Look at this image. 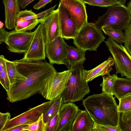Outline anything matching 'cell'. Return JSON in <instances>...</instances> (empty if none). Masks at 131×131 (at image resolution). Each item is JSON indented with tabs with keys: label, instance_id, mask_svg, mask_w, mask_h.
<instances>
[{
	"label": "cell",
	"instance_id": "obj_1",
	"mask_svg": "<svg viewBox=\"0 0 131 131\" xmlns=\"http://www.w3.org/2000/svg\"><path fill=\"white\" fill-rule=\"evenodd\" d=\"M17 70L26 77L6 92L7 99L14 103L40 94L45 86L57 72L53 64L42 60L13 61Z\"/></svg>",
	"mask_w": 131,
	"mask_h": 131
},
{
	"label": "cell",
	"instance_id": "obj_2",
	"mask_svg": "<svg viewBox=\"0 0 131 131\" xmlns=\"http://www.w3.org/2000/svg\"><path fill=\"white\" fill-rule=\"evenodd\" d=\"M113 95L102 92L82 100L83 105L94 123L118 126V105Z\"/></svg>",
	"mask_w": 131,
	"mask_h": 131
},
{
	"label": "cell",
	"instance_id": "obj_3",
	"mask_svg": "<svg viewBox=\"0 0 131 131\" xmlns=\"http://www.w3.org/2000/svg\"><path fill=\"white\" fill-rule=\"evenodd\" d=\"M83 65H78L70 69L71 74L67 86L61 95L64 103L82 100L86 95L90 92L88 83L83 77Z\"/></svg>",
	"mask_w": 131,
	"mask_h": 131
},
{
	"label": "cell",
	"instance_id": "obj_4",
	"mask_svg": "<svg viewBox=\"0 0 131 131\" xmlns=\"http://www.w3.org/2000/svg\"><path fill=\"white\" fill-rule=\"evenodd\" d=\"M131 21V15L127 7L118 4L108 7L106 12L98 17L94 23L101 29L106 25L113 26L122 31Z\"/></svg>",
	"mask_w": 131,
	"mask_h": 131
},
{
	"label": "cell",
	"instance_id": "obj_5",
	"mask_svg": "<svg viewBox=\"0 0 131 131\" xmlns=\"http://www.w3.org/2000/svg\"><path fill=\"white\" fill-rule=\"evenodd\" d=\"M106 38L102 30L94 23L88 22L79 31L73 43L76 47L86 51H96Z\"/></svg>",
	"mask_w": 131,
	"mask_h": 131
},
{
	"label": "cell",
	"instance_id": "obj_6",
	"mask_svg": "<svg viewBox=\"0 0 131 131\" xmlns=\"http://www.w3.org/2000/svg\"><path fill=\"white\" fill-rule=\"evenodd\" d=\"M113 59L116 74L131 79V56L124 46L118 44L110 37L105 41Z\"/></svg>",
	"mask_w": 131,
	"mask_h": 131
},
{
	"label": "cell",
	"instance_id": "obj_7",
	"mask_svg": "<svg viewBox=\"0 0 131 131\" xmlns=\"http://www.w3.org/2000/svg\"><path fill=\"white\" fill-rule=\"evenodd\" d=\"M71 73V69L57 72L45 86L40 94L49 101L58 97L66 89Z\"/></svg>",
	"mask_w": 131,
	"mask_h": 131
},
{
	"label": "cell",
	"instance_id": "obj_8",
	"mask_svg": "<svg viewBox=\"0 0 131 131\" xmlns=\"http://www.w3.org/2000/svg\"><path fill=\"white\" fill-rule=\"evenodd\" d=\"M54 100L44 102L10 119L6 124L2 131H7L15 126L28 125L36 121L42 114L45 113Z\"/></svg>",
	"mask_w": 131,
	"mask_h": 131
},
{
	"label": "cell",
	"instance_id": "obj_9",
	"mask_svg": "<svg viewBox=\"0 0 131 131\" xmlns=\"http://www.w3.org/2000/svg\"><path fill=\"white\" fill-rule=\"evenodd\" d=\"M34 36L28 50L21 59L27 61L45 59V40L43 24L40 23L34 31Z\"/></svg>",
	"mask_w": 131,
	"mask_h": 131
},
{
	"label": "cell",
	"instance_id": "obj_10",
	"mask_svg": "<svg viewBox=\"0 0 131 131\" xmlns=\"http://www.w3.org/2000/svg\"><path fill=\"white\" fill-rule=\"evenodd\" d=\"M34 33V31H18L15 30L10 31L5 42L8 49L13 52L25 53L29 49Z\"/></svg>",
	"mask_w": 131,
	"mask_h": 131
},
{
	"label": "cell",
	"instance_id": "obj_11",
	"mask_svg": "<svg viewBox=\"0 0 131 131\" xmlns=\"http://www.w3.org/2000/svg\"><path fill=\"white\" fill-rule=\"evenodd\" d=\"M67 45L63 38L60 36L45 44L46 56L50 63L65 65Z\"/></svg>",
	"mask_w": 131,
	"mask_h": 131
},
{
	"label": "cell",
	"instance_id": "obj_12",
	"mask_svg": "<svg viewBox=\"0 0 131 131\" xmlns=\"http://www.w3.org/2000/svg\"><path fill=\"white\" fill-rule=\"evenodd\" d=\"M59 3L68 11L79 31L88 22L85 3L80 0H60Z\"/></svg>",
	"mask_w": 131,
	"mask_h": 131
},
{
	"label": "cell",
	"instance_id": "obj_13",
	"mask_svg": "<svg viewBox=\"0 0 131 131\" xmlns=\"http://www.w3.org/2000/svg\"><path fill=\"white\" fill-rule=\"evenodd\" d=\"M79 109L73 102L64 103L59 111V119L55 131H71Z\"/></svg>",
	"mask_w": 131,
	"mask_h": 131
},
{
	"label": "cell",
	"instance_id": "obj_14",
	"mask_svg": "<svg viewBox=\"0 0 131 131\" xmlns=\"http://www.w3.org/2000/svg\"><path fill=\"white\" fill-rule=\"evenodd\" d=\"M61 36L66 39H74L78 31L68 10L60 3L58 8Z\"/></svg>",
	"mask_w": 131,
	"mask_h": 131
},
{
	"label": "cell",
	"instance_id": "obj_15",
	"mask_svg": "<svg viewBox=\"0 0 131 131\" xmlns=\"http://www.w3.org/2000/svg\"><path fill=\"white\" fill-rule=\"evenodd\" d=\"M114 65L113 59L110 56L107 60L91 70H86L84 69V78L88 83L99 76L109 75L110 72L113 70L112 67Z\"/></svg>",
	"mask_w": 131,
	"mask_h": 131
},
{
	"label": "cell",
	"instance_id": "obj_16",
	"mask_svg": "<svg viewBox=\"0 0 131 131\" xmlns=\"http://www.w3.org/2000/svg\"><path fill=\"white\" fill-rule=\"evenodd\" d=\"M4 7L5 27L10 30L15 28L16 19L20 11L18 0H2Z\"/></svg>",
	"mask_w": 131,
	"mask_h": 131
},
{
	"label": "cell",
	"instance_id": "obj_17",
	"mask_svg": "<svg viewBox=\"0 0 131 131\" xmlns=\"http://www.w3.org/2000/svg\"><path fill=\"white\" fill-rule=\"evenodd\" d=\"M67 55L65 65L69 70L75 66L83 64L86 59L85 52L73 46H67Z\"/></svg>",
	"mask_w": 131,
	"mask_h": 131
},
{
	"label": "cell",
	"instance_id": "obj_18",
	"mask_svg": "<svg viewBox=\"0 0 131 131\" xmlns=\"http://www.w3.org/2000/svg\"><path fill=\"white\" fill-rule=\"evenodd\" d=\"M94 123L86 110L79 109L73 124L71 131H92Z\"/></svg>",
	"mask_w": 131,
	"mask_h": 131
},
{
	"label": "cell",
	"instance_id": "obj_19",
	"mask_svg": "<svg viewBox=\"0 0 131 131\" xmlns=\"http://www.w3.org/2000/svg\"><path fill=\"white\" fill-rule=\"evenodd\" d=\"M129 94H131V79L117 77L114 86L113 95L119 100Z\"/></svg>",
	"mask_w": 131,
	"mask_h": 131
},
{
	"label": "cell",
	"instance_id": "obj_20",
	"mask_svg": "<svg viewBox=\"0 0 131 131\" xmlns=\"http://www.w3.org/2000/svg\"><path fill=\"white\" fill-rule=\"evenodd\" d=\"M5 63L10 83V89L16 83L24 81L26 78L17 70L13 61H12L6 59Z\"/></svg>",
	"mask_w": 131,
	"mask_h": 131
},
{
	"label": "cell",
	"instance_id": "obj_21",
	"mask_svg": "<svg viewBox=\"0 0 131 131\" xmlns=\"http://www.w3.org/2000/svg\"><path fill=\"white\" fill-rule=\"evenodd\" d=\"M64 103L61 95L54 99L52 103L43 115V120L47 125L51 119L59 112Z\"/></svg>",
	"mask_w": 131,
	"mask_h": 131
},
{
	"label": "cell",
	"instance_id": "obj_22",
	"mask_svg": "<svg viewBox=\"0 0 131 131\" xmlns=\"http://www.w3.org/2000/svg\"><path fill=\"white\" fill-rule=\"evenodd\" d=\"M101 29L105 35L108 36L117 43L122 45L124 43V35L121 30L110 25L103 26Z\"/></svg>",
	"mask_w": 131,
	"mask_h": 131
},
{
	"label": "cell",
	"instance_id": "obj_23",
	"mask_svg": "<svg viewBox=\"0 0 131 131\" xmlns=\"http://www.w3.org/2000/svg\"><path fill=\"white\" fill-rule=\"evenodd\" d=\"M60 36L61 37L59 21L58 9L55 10L53 20L49 29L47 42L53 40L56 38Z\"/></svg>",
	"mask_w": 131,
	"mask_h": 131
},
{
	"label": "cell",
	"instance_id": "obj_24",
	"mask_svg": "<svg viewBox=\"0 0 131 131\" xmlns=\"http://www.w3.org/2000/svg\"><path fill=\"white\" fill-rule=\"evenodd\" d=\"M6 59L3 55H0V82L7 92L10 90V85L6 65Z\"/></svg>",
	"mask_w": 131,
	"mask_h": 131
},
{
	"label": "cell",
	"instance_id": "obj_25",
	"mask_svg": "<svg viewBox=\"0 0 131 131\" xmlns=\"http://www.w3.org/2000/svg\"><path fill=\"white\" fill-rule=\"evenodd\" d=\"M117 76L116 74H110L102 76L103 82L100 85L102 88V92L113 95L114 89Z\"/></svg>",
	"mask_w": 131,
	"mask_h": 131
},
{
	"label": "cell",
	"instance_id": "obj_26",
	"mask_svg": "<svg viewBox=\"0 0 131 131\" xmlns=\"http://www.w3.org/2000/svg\"><path fill=\"white\" fill-rule=\"evenodd\" d=\"M39 23V19L37 18L17 22L16 23L15 30L17 31L23 32L31 30Z\"/></svg>",
	"mask_w": 131,
	"mask_h": 131
},
{
	"label": "cell",
	"instance_id": "obj_27",
	"mask_svg": "<svg viewBox=\"0 0 131 131\" xmlns=\"http://www.w3.org/2000/svg\"><path fill=\"white\" fill-rule=\"evenodd\" d=\"M118 106L119 113H123L131 111V94L125 96L119 100Z\"/></svg>",
	"mask_w": 131,
	"mask_h": 131
},
{
	"label": "cell",
	"instance_id": "obj_28",
	"mask_svg": "<svg viewBox=\"0 0 131 131\" xmlns=\"http://www.w3.org/2000/svg\"><path fill=\"white\" fill-rule=\"evenodd\" d=\"M82 1L91 5L104 7H109L117 4H120L116 0H82Z\"/></svg>",
	"mask_w": 131,
	"mask_h": 131
},
{
	"label": "cell",
	"instance_id": "obj_29",
	"mask_svg": "<svg viewBox=\"0 0 131 131\" xmlns=\"http://www.w3.org/2000/svg\"><path fill=\"white\" fill-rule=\"evenodd\" d=\"M55 12V10H54L48 16L39 19L40 23H42L43 25L45 44L47 41L48 31L52 22Z\"/></svg>",
	"mask_w": 131,
	"mask_h": 131
},
{
	"label": "cell",
	"instance_id": "obj_30",
	"mask_svg": "<svg viewBox=\"0 0 131 131\" xmlns=\"http://www.w3.org/2000/svg\"><path fill=\"white\" fill-rule=\"evenodd\" d=\"M42 114L39 119L36 121L28 124L27 131H46L47 124L43 121Z\"/></svg>",
	"mask_w": 131,
	"mask_h": 131
},
{
	"label": "cell",
	"instance_id": "obj_31",
	"mask_svg": "<svg viewBox=\"0 0 131 131\" xmlns=\"http://www.w3.org/2000/svg\"><path fill=\"white\" fill-rule=\"evenodd\" d=\"M36 14L31 10L27 9L20 11L18 13L16 19V23L22 21L36 18Z\"/></svg>",
	"mask_w": 131,
	"mask_h": 131
},
{
	"label": "cell",
	"instance_id": "obj_32",
	"mask_svg": "<svg viewBox=\"0 0 131 131\" xmlns=\"http://www.w3.org/2000/svg\"><path fill=\"white\" fill-rule=\"evenodd\" d=\"M124 30V47L131 56V21Z\"/></svg>",
	"mask_w": 131,
	"mask_h": 131
},
{
	"label": "cell",
	"instance_id": "obj_33",
	"mask_svg": "<svg viewBox=\"0 0 131 131\" xmlns=\"http://www.w3.org/2000/svg\"><path fill=\"white\" fill-rule=\"evenodd\" d=\"M92 131H120L118 127L102 125L94 123Z\"/></svg>",
	"mask_w": 131,
	"mask_h": 131
},
{
	"label": "cell",
	"instance_id": "obj_34",
	"mask_svg": "<svg viewBox=\"0 0 131 131\" xmlns=\"http://www.w3.org/2000/svg\"><path fill=\"white\" fill-rule=\"evenodd\" d=\"M59 119V111L51 119L47 124L46 131H55L58 125Z\"/></svg>",
	"mask_w": 131,
	"mask_h": 131
},
{
	"label": "cell",
	"instance_id": "obj_35",
	"mask_svg": "<svg viewBox=\"0 0 131 131\" xmlns=\"http://www.w3.org/2000/svg\"><path fill=\"white\" fill-rule=\"evenodd\" d=\"M118 127L120 131H131V119H122L119 117Z\"/></svg>",
	"mask_w": 131,
	"mask_h": 131
},
{
	"label": "cell",
	"instance_id": "obj_36",
	"mask_svg": "<svg viewBox=\"0 0 131 131\" xmlns=\"http://www.w3.org/2000/svg\"><path fill=\"white\" fill-rule=\"evenodd\" d=\"M10 113L8 112L3 113H0V131H2L5 125L10 119Z\"/></svg>",
	"mask_w": 131,
	"mask_h": 131
},
{
	"label": "cell",
	"instance_id": "obj_37",
	"mask_svg": "<svg viewBox=\"0 0 131 131\" xmlns=\"http://www.w3.org/2000/svg\"><path fill=\"white\" fill-rule=\"evenodd\" d=\"M56 5L43 12L36 14V17L40 19L47 16L54 10V9Z\"/></svg>",
	"mask_w": 131,
	"mask_h": 131
},
{
	"label": "cell",
	"instance_id": "obj_38",
	"mask_svg": "<svg viewBox=\"0 0 131 131\" xmlns=\"http://www.w3.org/2000/svg\"><path fill=\"white\" fill-rule=\"evenodd\" d=\"M53 0H39L38 2L34 6L33 8L35 9H39L44 7L47 4Z\"/></svg>",
	"mask_w": 131,
	"mask_h": 131
},
{
	"label": "cell",
	"instance_id": "obj_39",
	"mask_svg": "<svg viewBox=\"0 0 131 131\" xmlns=\"http://www.w3.org/2000/svg\"><path fill=\"white\" fill-rule=\"evenodd\" d=\"M9 32L6 31L5 28H0V43L5 42Z\"/></svg>",
	"mask_w": 131,
	"mask_h": 131
},
{
	"label": "cell",
	"instance_id": "obj_40",
	"mask_svg": "<svg viewBox=\"0 0 131 131\" xmlns=\"http://www.w3.org/2000/svg\"><path fill=\"white\" fill-rule=\"evenodd\" d=\"M28 126V124L19 125L10 129L7 131H27Z\"/></svg>",
	"mask_w": 131,
	"mask_h": 131
},
{
	"label": "cell",
	"instance_id": "obj_41",
	"mask_svg": "<svg viewBox=\"0 0 131 131\" xmlns=\"http://www.w3.org/2000/svg\"><path fill=\"white\" fill-rule=\"evenodd\" d=\"M34 0H18L20 7L21 9L25 8L29 4Z\"/></svg>",
	"mask_w": 131,
	"mask_h": 131
},
{
	"label": "cell",
	"instance_id": "obj_42",
	"mask_svg": "<svg viewBox=\"0 0 131 131\" xmlns=\"http://www.w3.org/2000/svg\"><path fill=\"white\" fill-rule=\"evenodd\" d=\"M119 117L122 119H131V111L123 113H119Z\"/></svg>",
	"mask_w": 131,
	"mask_h": 131
},
{
	"label": "cell",
	"instance_id": "obj_43",
	"mask_svg": "<svg viewBox=\"0 0 131 131\" xmlns=\"http://www.w3.org/2000/svg\"><path fill=\"white\" fill-rule=\"evenodd\" d=\"M127 7L131 15V1L129 2Z\"/></svg>",
	"mask_w": 131,
	"mask_h": 131
},
{
	"label": "cell",
	"instance_id": "obj_44",
	"mask_svg": "<svg viewBox=\"0 0 131 131\" xmlns=\"http://www.w3.org/2000/svg\"><path fill=\"white\" fill-rule=\"evenodd\" d=\"M82 1V0H80ZM118 1L121 4L125 5V4L127 0H116Z\"/></svg>",
	"mask_w": 131,
	"mask_h": 131
},
{
	"label": "cell",
	"instance_id": "obj_45",
	"mask_svg": "<svg viewBox=\"0 0 131 131\" xmlns=\"http://www.w3.org/2000/svg\"><path fill=\"white\" fill-rule=\"evenodd\" d=\"M4 24L1 21L0 22V28H3Z\"/></svg>",
	"mask_w": 131,
	"mask_h": 131
}]
</instances>
